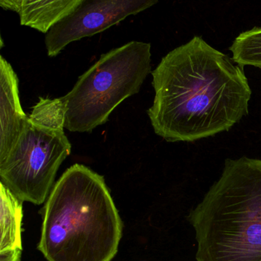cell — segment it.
<instances>
[{"label":"cell","instance_id":"1","mask_svg":"<svg viewBox=\"0 0 261 261\" xmlns=\"http://www.w3.org/2000/svg\"><path fill=\"white\" fill-rule=\"evenodd\" d=\"M201 36L169 52L152 72L155 98L147 111L155 133L193 142L228 132L249 113L244 67Z\"/></svg>","mask_w":261,"mask_h":261},{"label":"cell","instance_id":"2","mask_svg":"<svg viewBox=\"0 0 261 261\" xmlns=\"http://www.w3.org/2000/svg\"><path fill=\"white\" fill-rule=\"evenodd\" d=\"M123 222L104 178L82 164L67 169L43 208L38 250L47 261H112Z\"/></svg>","mask_w":261,"mask_h":261},{"label":"cell","instance_id":"3","mask_svg":"<svg viewBox=\"0 0 261 261\" xmlns=\"http://www.w3.org/2000/svg\"><path fill=\"white\" fill-rule=\"evenodd\" d=\"M188 219L196 261H261V160L227 159Z\"/></svg>","mask_w":261,"mask_h":261},{"label":"cell","instance_id":"4","mask_svg":"<svg viewBox=\"0 0 261 261\" xmlns=\"http://www.w3.org/2000/svg\"><path fill=\"white\" fill-rule=\"evenodd\" d=\"M151 44L132 41L101 55L63 99L65 128L90 132L106 123L123 101L139 93L151 70Z\"/></svg>","mask_w":261,"mask_h":261},{"label":"cell","instance_id":"5","mask_svg":"<svg viewBox=\"0 0 261 261\" xmlns=\"http://www.w3.org/2000/svg\"><path fill=\"white\" fill-rule=\"evenodd\" d=\"M70 150L64 130L35 125L29 118L15 146L0 163L1 182L22 202L41 205L47 200L58 168Z\"/></svg>","mask_w":261,"mask_h":261},{"label":"cell","instance_id":"6","mask_svg":"<svg viewBox=\"0 0 261 261\" xmlns=\"http://www.w3.org/2000/svg\"><path fill=\"white\" fill-rule=\"evenodd\" d=\"M160 0H83L66 18L44 34L49 57L59 55L67 45L93 36L157 4Z\"/></svg>","mask_w":261,"mask_h":261},{"label":"cell","instance_id":"7","mask_svg":"<svg viewBox=\"0 0 261 261\" xmlns=\"http://www.w3.org/2000/svg\"><path fill=\"white\" fill-rule=\"evenodd\" d=\"M29 117L20 103L18 80L11 64L0 57V163L15 146Z\"/></svg>","mask_w":261,"mask_h":261},{"label":"cell","instance_id":"8","mask_svg":"<svg viewBox=\"0 0 261 261\" xmlns=\"http://www.w3.org/2000/svg\"><path fill=\"white\" fill-rule=\"evenodd\" d=\"M83 0H23L18 11L20 24L41 33L70 15Z\"/></svg>","mask_w":261,"mask_h":261},{"label":"cell","instance_id":"9","mask_svg":"<svg viewBox=\"0 0 261 261\" xmlns=\"http://www.w3.org/2000/svg\"><path fill=\"white\" fill-rule=\"evenodd\" d=\"M0 253L22 250L21 222L23 202L2 182H0Z\"/></svg>","mask_w":261,"mask_h":261},{"label":"cell","instance_id":"10","mask_svg":"<svg viewBox=\"0 0 261 261\" xmlns=\"http://www.w3.org/2000/svg\"><path fill=\"white\" fill-rule=\"evenodd\" d=\"M232 60L245 67L252 66L261 70V27L241 33L229 47Z\"/></svg>","mask_w":261,"mask_h":261},{"label":"cell","instance_id":"11","mask_svg":"<svg viewBox=\"0 0 261 261\" xmlns=\"http://www.w3.org/2000/svg\"><path fill=\"white\" fill-rule=\"evenodd\" d=\"M67 104L63 97L42 99L33 107L29 120L35 125L57 130L65 128Z\"/></svg>","mask_w":261,"mask_h":261},{"label":"cell","instance_id":"12","mask_svg":"<svg viewBox=\"0 0 261 261\" xmlns=\"http://www.w3.org/2000/svg\"><path fill=\"white\" fill-rule=\"evenodd\" d=\"M23 0H0V6L4 10L18 13L22 4Z\"/></svg>","mask_w":261,"mask_h":261},{"label":"cell","instance_id":"13","mask_svg":"<svg viewBox=\"0 0 261 261\" xmlns=\"http://www.w3.org/2000/svg\"><path fill=\"white\" fill-rule=\"evenodd\" d=\"M22 250L0 253V261H21Z\"/></svg>","mask_w":261,"mask_h":261}]
</instances>
